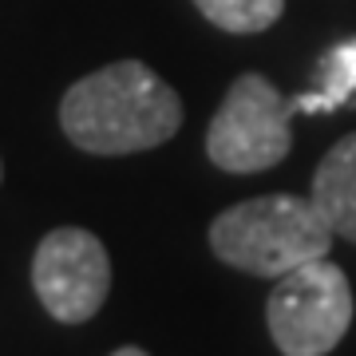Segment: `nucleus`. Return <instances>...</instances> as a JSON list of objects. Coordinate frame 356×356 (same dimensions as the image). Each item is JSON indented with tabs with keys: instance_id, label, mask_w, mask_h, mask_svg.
I'll return each instance as SVG.
<instances>
[{
	"instance_id": "nucleus-9",
	"label": "nucleus",
	"mask_w": 356,
	"mask_h": 356,
	"mask_svg": "<svg viewBox=\"0 0 356 356\" xmlns=\"http://www.w3.org/2000/svg\"><path fill=\"white\" fill-rule=\"evenodd\" d=\"M111 356H147V353H143V348H135V344H127V348H115Z\"/></svg>"
},
{
	"instance_id": "nucleus-1",
	"label": "nucleus",
	"mask_w": 356,
	"mask_h": 356,
	"mask_svg": "<svg viewBox=\"0 0 356 356\" xmlns=\"http://www.w3.org/2000/svg\"><path fill=\"white\" fill-rule=\"evenodd\" d=\"M60 127L88 154L151 151L178 135L182 99L147 64L119 60L67 88Z\"/></svg>"
},
{
	"instance_id": "nucleus-3",
	"label": "nucleus",
	"mask_w": 356,
	"mask_h": 356,
	"mask_svg": "<svg viewBox=\"0 0 356 356\" xmlns=\"http://www.w3.org/2000/svg\"><path fill=\"white\" fill-rule=\"evenodd\" d=\"M293 115H297L293 95H281L266 76L257 72L238 76L206 131L210 163L229 175H257L277 166L293 147Z\"/></svg>"
},
{
	"instance_id": "nucleus-6",
	"label": "nucleus",
	"mask_w": 356,
	"mask_h": 356,
	"mask_svg": "<svg viewBox=\"0 0 356 356\" xmlns=\"http://www.w3.org/2000/svg\"><path fill=\"white\" fill-rule=\"evenodd\" d=\"M321 218L329 222L332 234H341L356 245V131L344 135L313 175V194Z\"/></svg>"
},
{
	"instance_id": "nucleus-8",
	"label": "nucleus",
	"mask_w": 356,
	"mask_h": 356,
	"mask_svg": "<svg viewBox=\"0 0 356 356\" xmlns=\"http://www.w3.org/2000/svg\"><path fill=\"white\" fill-rule=\"evenodd\" d=\"M194 4L214 28L234 32V36L266 32L285 13V0H194Z\"/></svg>"
},
{
	"instance_id": "nucleus-2",
	"label": "nucleus",
	"mask_w": 356,
	"mask_h": 356,
	"mask_svg": "<svg viewBox=\"0 0 356 356\" xmlns=\"http://www.w3.org/2000/svg\"><path fill=\"white\" fill-rule=\"evenodd\" d=\"M329 222L321 218L313 198L297 194H266L222 210L210 222V250L218 261L245 269L254 277H273L317 261L332 245Z\"/></svg>"
},
{
	"instance_id": "nucleus-5",
	"label": "nucleus",
	"mask_w": 356,
	"mask_h": 356,
	"mask_svg": "<svg viewBox=\"0 0 356 356\" xmlns=\"http://www.w3.org/2000/svg\"><path fill=\"white\" fill-rule=\"evenodd\" d=\"M32 285L40 305L56 321L79 325L91 321L111 289V261L95 234L79 226L51 229L32 257Z\"/></svg>"
},
{
	"instance_id": "nucleus-4",
	"label": "nucleus",
	"mask_w": 356,
	"mask_h": 356,
	"mask_svg": "<svg viewBox=\"0 0 356 356\" xmlns=\"http://www.w3.org/2000/svg\"><path fill=\"white\" fill-rule=\"evenodd\" d=\"M266 317L281 356H329L353 325V289L344 269L317 257L281 273Z\"/></svg>"
},
{
	"instance_id": "nucleus-7",
	"label": "nucleus",
	"mask_w": 356,
	"mask_h": 356,
	"mask_svg": "<svg viewBox=\"0 0 356 356\" xmlns=\"http://www.w3.org/2000/svg\"><path fill=\"white\" fill-rule=\"evenodd\" d=\"M356 95V40H344L337 48H329L317 64V79L313 88L293 95L297 111H337L344 103H353Z\"/></svg>"
}]
</instances>
